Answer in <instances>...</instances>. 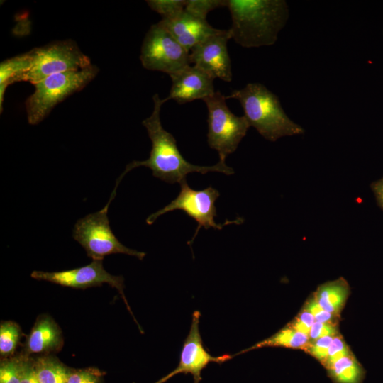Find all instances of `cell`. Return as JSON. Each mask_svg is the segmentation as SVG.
I'll return each mask as SVG.
<instances>
[{"label": "cell", "mask_w": 383, "mask_h": 383, "mask_svg": "<svg viewBox=\"0 0 383 383\" xmlns=\"http://www.w3.org/2000/svg\"><path fill=\"white\" fill-rule=\"evenodd\" d=\"M152 99L154 103L152 113L142 122L152 143L150 156L145 160H134L128 164L124 172L116 179L114 189L117 188L127 172L141 166L150 169L155 177L169 184L180 183L192 172L203 174L209 172H218L227 175L233 174L232 167L223 162L219 161L211 166H201L186 160L178 149L174 137L162 126L160 111L165 103L164 99H161L158 94H155Z\"/></svg>", "instance_id": "1"}, {"label": "cell", "mask_w": 383, "mask_h": 383, "mask_svg": "<svg viewBox=\"0 0 383 383\" xmlns=\"http://www.w3.org/2000/svg\"><path fill=\"white\" fill-rule=\"evenodd\" d=\"M231 38L243 48L272 45L289 18L283 0H227Z\"/></svg>", "instance_id": "2"}, {"label": "cell", "mask_w": 383, "mask_h": 383, "mask_svg": "<svg viewBox=\"0 0 383 383\" xmlns=\"http://www.w3.org/2000/svg\"><path fill=\"white\" fill-rule=\"evenodd\" d=\"M238 100L250 126L266 140L276 141L284 136L300 135L303 128L292 121L282 109L279 98L263 84L248 83L233 90L226 99Z\"/></svg>", "instance_id": "3"}, {"label": "cell", "mask_w": 383, "mask_h": 383, "mask_svg": "<svg viewBox=\"0 0 383 383\" xmlns=\"http://www.w3.org/2000/svg\"><path fill=\"white\" fill-rule=\"evenodd\" d=\"M99 71L98 67L91 65L79 70L49 76L33 84L35 90L25 101L28 123H40L58 104L82 90L96 77Z\"/></svg>", "instance_id": "4"}, {"label": "cell", "mask_w": 383, "mask_h": 383, "mask_svg": "<svg viewBox=\"0 0 383 383\" xmlns=\"http://www.w3.org/2000/svg\"><path fill=\"white\" fill-rule=\"evenodd\" d=\"M226 99L217 91L203 100L208 111L207 143L218 152L219 161L223 162L228 155L235 151L250 127L244 116H238L232 113Z\"/></svg>", "instance_id": "5"}, {"label": "cell", "mask_w": 383, "mask_h": 383, "mask_svg": "<svg viewBox=\"0 0 383 383\" xmlns=\"http://www.w3.org/2000/svg\"><path fill=\"white\" fill-rule=\"evenodd\" d=\"M111 201L100 211L79 219L73 231V238L86 250L93 260H103L112 254H126L142 260L145 252L131 249L123 245L113 233L108 218Z\"/></svg>", "instance_id": "6"}, {"label": "cell", "mask_w": 383, "mask_h": 383, "mask_svg": "<svg viewBox=\"0 0 383 383\" xmlns=\"http://www.w3.org/2000/svg\"><path fill=\"white\" fill-rule=\"evenodd\" d=\"M31 67L21 82L33 84L58 73L79 70L91 65L90 58L71 39L55 41L29 51Z\"/></svg>", "instance_id": "7"}, {"label": "cell", "mask_w": 383, "mask_h": 383, "mask_svg": "<svg viewBox=\"0 0 383 383\" xmlns=\"http://www.w3.org/2000/svg\"><path fill=\"white\" fill-rule=\"evenodd\" d=\"M179 184L180 191L178 196L167 206L150 214L146 219L148 225H152L159 216L167 212L174 210L183 211L198 225L191 240L192 243L202 227L205 229L213 228L221 230L226 225L241 223L240 218L233 221L226 220L223 223L215 221V217L217 216L215 203L220 196L219 192L215 188L210 186L204 189L195 190L188 185L186 179Z\"/></svg>", "instance_id": "8"}, {"label": "cell", "mask_w": 383, "mask_h": 383, "mask_svg": "<svg viewBox=\"0 0 383 383\" xmlns=\"http://www.w3.org/2000/svg\"><path fill=\"white\" fill-rule=\"evenodd\" d=\"M140 60L145 69L169 76L191 65L189 52L159 22L145 34Z\"/></svg>", "instance_id": "9"}, {"label": "cell", "mask_w": 383, "mask_h": 383, "mask_svg": "<svg viewBox=\"0 0 383 383\" xmlns=\"http://www.w3.org/2000/svg\"><path fill=\"white\" fill-rule=\"evenodd\" d=\"M30 276L37 280L47 281L63 287L86 289L106 283L117 289L131 314H133L124 295V279L112 275L103 267L102 260H92L85 266L60 272L33 271Z\"/></svg>", "instance_id": "10"}, {"label": "cell", "mask_w": 383, "mask_h": 383, "mask_svg": "<svg viewBox=\"0 0 383 383\" xmlns=\"http://www.w3.org/2000/svg\"><path fill=\"white\" fill-rule=\"evenodd\" d=\"M200 317V312L194 311L189 334L182 345L178 366L155 383H164L181 373L191 374L193 376L194 382L199 383L202 379L201 371L209 363L222 364L233 357V355L229 354L213 356L204 348L199 327Z\"/></svg>", "instance_id": "11"}, {"label": "cell", "mask_w": 383, "mask_h": 383, "mask_svg": "<svg viewBox=\"0 0 383 383\" xmlns=\"http://www.w3.org/2000/svg\"><path fill=\"white\" fill-rule=\"evenodd\" d=\"M231 38L228 30H220L196 45L189 51V62L214 79L230 82L233 74L228 52V41Z\"/></svg>", "instance_id": "12"}, {"label": "cell", "mask_w": 383, "mask_h": 383, "mask_svg": "<svg viewBox=\"0 0 383 383\" xmlns=\"http://www.w3.org/2000/svg\"><path fill=\"white\" fill-rule=\"evenodd\" d=\"M172 86L165 102L174 100L184 104L194 100H204L215 93L214 78L202 69L189 65L170 75Z\"/></svg>", "instance_id": "13"}, {"label": "cell", "mask_w": 383, "mask_h": 383, "mask_svg": "<svg viewBox=\"0 0 383 383\" xmlns=\"http://www.w3.org/2000/svg\"><path fill=\"white\" fill-rule=\"evenodd\" d=\"M159 23L189 52L220 29L212 27L206 21L185 9L172 19H161Z\"/></svg>", "instance_id": "14"}, {"label": "cell", "mask_w": 383, "mask_h": 383, "mask_svg": "<svg viewBox=\"0 0 383 383\" xmlns=\"http://www.w3.org/2000/svg\"><path fill=\"white\" fill-rule=\"evenodd\" d=\"M63 337L60 328L48 315L39 316L27 338L24 346V355L32 354L48 355L60 350Z\"/></svg>", "instance_id": "15"}, {"label": "cell", "mask_w": 383, "mask_h": 383, "mask_svg": "<svg viewBox=\"0 0 383 383\" xmlns=\"http://www.w3.org/2000/svg\"><path fill=\"white\" fill-rule=\"evenodd\" d=\"M350 288L343 278L320 285L313 296L326 311L339 317L348 296Z\"/></svg>", "instance_id": "16"}, {"label": "cell", "mask_w": 383, "mask_h": 383, "mask_svg": "<svg viewBox=\"0 0 383 383\" xmlns=\"http://www.w3.org/2000/svg\"><path fill=\"white\" fill-rule=\"evenodd\" d=\"M31 67V57L28 52L2 61L0 64V111L6 88L16 82H21L23 76Z\"/></svg>", "instance_id": "17"}, {"label": "cell", "mask_w": 383, "mask_h": 383, "mask_svg": "<svg viewBox=\"0 0 383 383\" xmlns=\"http://www.w3.org/2000/svg\"><path fill=\"white\" fill-rule=\"evenodd\" d=\"M309 343L310 338L309 335L296 331L287 325L286 327L282 328L272 336L233 355L235 357L252 350L264 347H285L304 350Z\"/></svg>", "instance_id": "18"}, {"label": "cell", "mask_w": 383, "mask_h": 383, "mask_svg": "<svg viewBox=\"0 0 383 383\" xmlns=\"http://www.w3.org/2000/svg\"><path fill=\"white\" fill-rule=\"evenodd\" d=\"M335 383H362L365 371L352 354L341 357L326 368Z\"/></svg>", "instance_id": "19"}, {"label": "cell", "mask_w": 383, "mask_h": 383, "mask_svg": "<svg viewBox=\"0 0 383 383\" xmlns=\"http://www.w3.org/2000/svg\"><path fill=\"white\" fill-rule=\"evenodd\" d=\"M34 369L39 383H66L70 368L52 355H43L34 360Z\"/></svg>", "instance_id": "20"}, {"label": "cell", "mask_w": 383, "mask_h": 383, "mask_svg": "<svg viewBox=\"0 0 383 383\" xmlns=\"http://www.w3.org/2000/svg\"><path fill=\"white\" fill-rule=\"evenodd\" d=\"M22 335L20 326L14 321H4L0 325V355L9 357L14 353Z\"/></svg>", "instance_id": "21"}, {"label": "cell", "mask_w": 383, "mask_h": 383, "mask_svg": "<svg viewBox=\"0 0 383 383\" xmlns=\"http://www.w3.org/2000/svg\"><path fill=\"white\" fill-rule=\"evenodd\" d=\"M26 357L21 353L18 356L6 357L1 360L0 364V383H20L23 363Z\"/></svg>", "instance_id": "22"}, {"label": "cell", "mask_w": 383, "mask_h": 383, "mask_svg": "<svg viewBox=\"0 0 383 383\" xmlns=\"http://www.w3.org/2000/svg\"><path fill=\"white\" fill-rule=\"evenodd\" d=\"M146 3L162 19H172L184 10L187 0H147Z\"/></svg>", "instance_id": "23"}, {"label": "cell", "mask_w": 383, "mask_h": 383, "mask_svg": "<svg viewBox=\"0 0 383 383\" xmlns=\"http://www.w3.org/2000/svg\"><path fill=\"white\" fill-rule=\"evenodd\" d=\"M227 6V0H187L185 10L199 18L206 19L209 12Z\"/></svg>", "instance_id": "24"}, {"label": "cell", "mask_w": 383, "mask_h": 383, "mask_svg": "<svg viewBox=\"0 0 383 383\" xmlns=\"http://www.w3.org/2000/svg\"><path fill=\"white\" fill-rule=\"evenodd\" d=\"M104 374L96 367L70 368L66 383H102Z\"/></svg>", "instance_id": "25"}, {"label": "cell", "mask_w": 383, "mask_h": 383, "mask_svg": "<svg viewBox=\"0 0 383 383\" xmlns=\"http://www.w3.org/2000/svg\"><path fill=\"white\" fill-rule=\"evenodd\" d=\"M334 337L325 336L310 341L304 350L324 365L328 357L329 346Z\"/></svg>", "instance_id": "26"}, {"label": "cell", "mask_w": 383, "mask_h": 383, "mask_svg": "<svg viewBox=\"0 0 383 383\" xmlns=\"http://www.w3.org/2000/svg\"><path fill=\"white\" fill-rule=\"evenodd\" d=\"M352 354L344 340L339 335L335 336L329 346L328 355L324 367L326 369L343 357Z\"/></svg>", "instance_id": "27"}, {"label": "cell", "mask_w": 383, "mask_h": 383, "mask_svg": "<svg viewBox=\"0 0 383 383\" xmlns=\"http://www.w3.org/2000/svg\"><path fill=\"white\" fill-rule=\"evenodd\" d=\"M303 310L309 311L315 318L316 321L335 323L338 316L326 311L316 301L313 295L305 303Z\"/></svg>", "instance_id": "28"}, {"label": "cell", "mask_w": 383, "mask_h": 383, "mask_svg": "<svg viewBox=\"0 0 383 383\" xmlns=\"http://www.w3.org/2000/svg\"><path fill=\"white\" fill-rule=\"evenodd\" d=\"M338 335V331L336 323H321L315 321L312 326L309 338L310 341L317 340L325 336H336Z\"/></svg>", "instance_id": "29"}, {"label": "cell", "mask_w": 383, "mask_h": 383, "mask_svg": "<svg viewBox=\"0 0 383 383\" xmlns=\"http://www.w3.org/2000/svg\"><path fill=\"white\" fill-rule=\"evenodd\" d=\"M20 383H39L34 369V359L30 357L25 359Z\"/></svg>", "instance_id": "30"}, {"label": "cell", "mask_w": 383, "mask_h": 383, "mask_svg": "<svg viewBox=\"0 0 383 383\" xmlns=\"http://www.w3.org/2000/svg\"><path fill=\"white\" fill-rule=\"evenodd\" d=\"M379 206L383 209V177L371 185Z\"/></svg>", "instance_id": "31"}, {"label": "cell", "mask_w": 383, "mask_h": 383, "mask_svg": "<svg viewBox=\"0 0 383 383\" xmlns=\"http://www.w3.org/2000/svg\"><path fill=\"white\" fill-rule=\"evenodd\" d=\"M295 318L309 328H311L312 326L316 321L314 316L311 313L305 310H302L301 312H299Z\"/></svg>", "instance_id": "32"}]
</instances>
